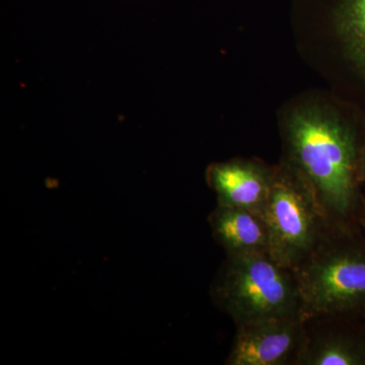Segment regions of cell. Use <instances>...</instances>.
Listing matches in <instances>:
<instances>
[{
	"label": "cell",
	"instance_id": "6da1fadb",
	"mask_svg": "<svg viewBox=\"0 0 365 365\" xmlns=\"http://www.w3.org/2000/svg\"><path fill=\"white\" fill-rule=\"evenodd\" d=\"M285 158L306 180L334 223H353L362 203L360 144L345 118L324 106L295 108L283 125Z\"/></svg>",
	"mask_w": 365,
	"mask_h": 365
},
{
	"label": "cell",
	"instance_id": "7a4b0ae2",
	"mask_svg": "<svg viewBox=\"0 0 365 365\" xmlns=\"http://www.w3.org/2000/svg\"><path fill=\"white\" fill-rule=\"evenodd\" d=\"M302 322L365 312V240L352 223H334L294 270Z\"/></svg>",
	"mask_w": 365,
	"mask_h": 365
},
{
	"label": "cell",
	"instance_id": "3957f363",
	"mask_svg": "<svg viewBox=\"0 0 365 365\" xmlns=\"http://www.w3.org/2000/svg\"><path fill=\"white\" fill-rule=\"evenodd\" d=\"M210 297L237 327L264 319H300L294 271L270 254L227 257L211 284Z\"/></svg>",
	"mask_w": 365,
	"mask_h": 365
},
{
	"label": "cell",
	"instance_id": "277c9868",
	"mask_svg": "<svg viewBox=\"0 0 365 365\" xmlns=\"http://www.w3.org/2000/svg\"><path fill=\"white\" fill-rule=\"evenodd\" d=\"M263 216L270 237V256L294 271L334 225L306 180L285 160L273 167Z\"/></svg>",
	"mask_w": 365,
	"mask_h": 365
},
{
	"label": "cell",
	"instance_id": "5b68a950",
	"mask_svg": "<svg viewBox=\"0 0 365 365\" xmlns=\"http://www.w3.org/2000/svg\"><path fill=\"white\" fill-rule=\"evenodd\" d=\"M307 340L299 318L264 319L237 327L228 365L299 364Z\"/></svg>",
	"mask_w": 365,
	"mask_h": 365
},
{
	"label": "cell",
	"instance_id": "8992f818",
	"mask_svg": "<svg viewBox=\"0 0 365 365\" xmlns=\"http://www.w3.org/2000/svg\"><path fill=\"white\" fill-rule=\"evenodd\" d=\"M206 182L217 204L248 209L263 215L273 179V168L246 158L211 163Z\"/></svg>",
	"mask_w": 365,
	"mask_h": 365
},
{
	"label": "cell",
	"instance_id": "52a82bcc",
	"mask_svg": "<svg viewBox=\"0 0 365 365\" xmlns=\"http://www.w3.org/2000/svg\"><path fill=\"white\" fill-rule=\"evenodd\" d=\"M215 241L227 257L270 254V237L264 216L248 209L220 205L208 216Z\"/></svg>",
	"mask_w": 365,
	"mask_h": 365
},
{
	"label": "cell",
	"instance_id": "ba28073f",
	"mask_svg": "<svg viewBox=\"0 0 365 365\" xmlns=\"http://www.w3.org/2000/svg\"><path fill=\"white\" fill-rule=\"evenodd\" d=\"M307 325V324H306ZM300 365H365V344L341 331L307 330Z\"/></svg>",
	"mask_w": 365,
	"mask_h": 365
},
{
	"label": "cell",
	"instance_id": "9c48e42d",
	"mask_svg": "<svg viewBox=\"0 0 365 365\" xmlns=\"http://www.w3.org/2000/svg\"><path fill=\"white\" fill-rule=\"evenodd\" d=\"M336 21L348 54L365 76V0H340Z\"/></svg>",
	"mask_w": 365,
	"mask_h": 365
},
{
	"label": "cell",
	"instance_id": "30bf717a",
	"mask_svg": "<svg viewBox=\"0 0 365 365\" xmlns=\"http://www.w3.org/2000/svg\"><path fill=\"white\" fill-rule=\"evenodd\" d=\"M359 173L360 182L365 184V140L364 143L360 145Z\"/></svg>",
	"mask_w": 365,
	"mask_h": 365
},
{
	"label": "cell",
	"instance_id": "8fae6325",
	"mask_svg": "<svg viewBox=\"0 0 365 365\" xmlns=\"http://www.w3.org/2000/svg\"><path fill=\"white\" fill-rule=\"evenodd\" d=\"M359 218V222L361 223L362 227H364L365 230V203H364V206H362Z\"/></svg>",
	"mask_w": 365,
	"mask_h": 365
},
{
	"label": "cell",
	"instance_id": "7c38bea8",
	"mask_svg": "<svg viewBox=\"0 0 365 365\" xmlns=\"http://www.w3.org/2000/svg\"><path fill=\"white\" fill-rule=\"evenodd\" d=\"M364 317H365V312H364Z\"/></svg>",
	"mask_w": 365,
	"mask_h": 365
}]
</instances>
